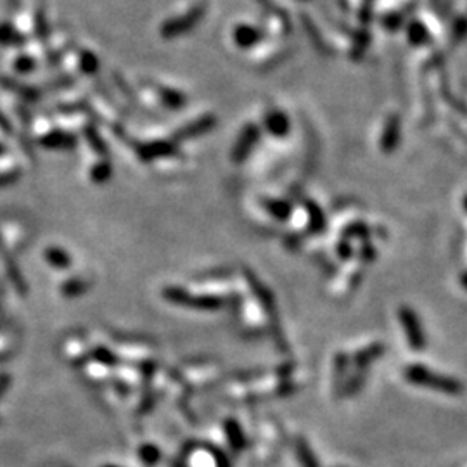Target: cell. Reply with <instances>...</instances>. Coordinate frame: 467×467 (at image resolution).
Wrapping results in <instances>:
<instances>
[{"label":"cell","instance_id":"cell-16","mask_svg":"<svg viewBox=\"0 0 467 467\" xmlns=\"http://www.w3.org/2000/svg\"><path fill=\"white\" fill-rule=\"evenodd\" d=\"M376 255L377 251L374 249V246L370 244V242H365V244L362 246V249H360V256H362L363 262H374V259H376Z\"/></svg>","mask_w":467,"mask_h":467},{"label":"cell","instance_id":"cell-18","mask_svg":"<svg viewBox=\"0 0 467 467\" xmlns=\"http://www.w3.org/2000/svg\"><path fill=\"white\" fill-rule=\"evenodd\" d=\"M460 286H462L464 289H467V272L460 273Z\"/></svg>","mask_w":467,"mask_h":467},{"label":"cell","instance_id":"cell-11","mask_svg":"<svg viewBox=\"0 0 467 467\" xmlns=\"http://www.w3.org/2000/svg\"><path fill=\"white\" fill-rule=\"evenodd\" d=\"M235 42L241 47H253L259 42V31L256 28L249 26V24H241L235 30Z\"/></svg>","mask_w":467,"mask_h":467},{"label":"cell","instance_id":"cell-1","mask_svg":"<svg viewBox=\"0 0 467 467\" xmlns=\"http://www.w3.org/2000/svg\"><path fill=\"white\" fill-rule=\"evenodd\" d=\"M403 376L405 379H407V383L414 384V386L441 391V393L445 394H453V396H455V394H459L460 391H462V384H460L455 377L432 372L431 369H428L425 365H421V363H414V365L405 367Z\"/></svg>","mask_w":467,"mask_h":467},{"label":"cell","instance_id":"cell-7","mask_svg":"<svg viewBox=\"0 0 467 467\" xmlns=\"http://www.w3.org/2000/svg\"><path fill=\"white\" fill-rule=\"evenodd\" d=\"M225 434H227V441L234 452H241L246 446V436L242 431L241 424L234 419H227L225 421Z\"/></svg>","mask_w":467,"mask_h":467},{"label":"cell","instance_id":"cell-6","mask_svg":"<svg viewBox=\"0 0 467 467\" xmlns=\"http://www.w3.org/2000/svg\"><path fill=\"white\" fill-rule=\"evenodd\" d=\"M304 208H306L308 228H310L311 234H320V232H324L327 220H325V214L324 211H322V208L318 206L315 201H306V203H304Z\"/></svg>","mask_w":467,"mask_h":467},{"label":"cell","instance_id":"cell-10","mask_svg":"<svg viewBox=\"0 0 467 467\" xmlns=\"http://www.w3.org/2000/svg\"><path fill=\"white\" fill-rule=\"evenodd\" d=\"M296 455L300 459L301 467H320L317 455L313 453L311 446L308 445L304 438L296 439Z\"/></svg>","mask_w":467,"mask_h":467},{"label":"cell","instance_id":"cell-3","mask_svg":"<svg viewBox=\"0 0 467 467\" xmlns=\"http://www.w3.org/2000/svg\"><path fill=\"white\" fill-rule=\"evenodd\" d=\"M400 138H401L400 118H398L396 114H391V116L386 120V123H384L383 134H381V140H379L381 151L386 152V154L393 152L394 149L398 147V144H400Z\"/></svg>","mask_w":467,"mask_h":467},{"label":"cell","instance_id":"cell-13","mask_svg":"<svg viewBox=\"0 0 467 467\" xmlns=\"http://www.w3.org/2000/svg\"><path fill=\"white\" fill-rule=\"evenodd\" d=\"M370 235V227L369 225L362 223V221H356L346 227L345 230V239L353 237V239H369Z\"/></svg>","mask_w":467,"mask_h":467},{"label":"cell","instance_id":"cell-2","mask_svg":"<svg viewBox=\"0 0 467 467\" xmlns=\"http://www.w3.org/2000/svg\"><path fill=\"white\" fill-rule=\"evenodd\" d=\"M398 317H400V324L405 332L408 346H410L412 349H415V351L424 349L425 345H428V339H425L424 325H422L421 318L415 313L414 308L401 306L400 311H398Z\"/></svg>","mask_w":467,"mask_h":467},{"label":"cell","instance_id":"cell-4","mask_svg":"<svg viewBox=\"0 0 467 467\" xmlns=\"http://www.w3.org/2000/svg\"><path fill=\"white\" fill-rule=\"evenodd\" d=\"M259 138V128L255 127V125H248V127L242 130L241 137H239L237 144H235V149H234V161H242V159L246 158V156L249 154V151L253 149V145L258 142Z\"/></svg>","mask_w":467,"mask_h":467},{"label":"cell","instance_id":"cell-19","mask_svg":"<svg viewBox=\"0 0 467 467\" xmlns=\"http://www.w3.org/2000/svg\"><path fill=\"white\" fill-rule=\"evenodd\" d=\"M462 206H464V210H466V213H467V196L462 199Z\"/></svg>","mask_w":467,"mask_h":467},{"label":"cell","instance_id":"cell-5","mask_svg":"<svg viewBox=\"0 0 467 467\" xmlns=\"http://www.w3.org/2000/svg\"><path fill=\"white\" fill-rule=\"evenodd\" d=\"M265 128L273 137H286L291 130L289 116L282 111H270L265 118Z\"/></svg>","mask_w":467,"mask_h":467},{"label":"cell","instance_id":"cell-17","mask_svg":"<svg viewBox=\"0 0 467 467\" xmlns=\"http://www.w3.org/2000/svg\"><path fill=\"white\" fill-rule=\"evenodd\" d=\"M338 255L341 256L342 259H349L353 256V248H351V244H349V242L346 241V239L342 242H339Z\"/></svg>","mask_w":467,"mask_h":467},{"label":"cell","instance_id":"cell-15","mask_svg":"<svg viewBox=\"0 0 467 467\" xmlns=\"http://www.w3.org/2000/svg\"><path fill=\"white\" fill-rule=\"evenodd\" d=\"M210 452H211V455H213L217 467H232V464H230V460H228V457L225 455V453L221 452L220 448H210Z\"/></svg>","mask_w":467,"mask_h":467},{"label":"cell","instance_id":"cell-8","mask_svg":"<svg viewBox=\"0 0 467 467\" xmlns=\"http://www.w3.org/2000/svg\"><path fill=\"white\" fill-rule=\"evenodd\" d=\"M383 351H384V346L379 345V342H374V345L360 349L355 356V367L356 369H365V367H369L374 360L383 356Z\"/></svg>","mask_w":467,"mask_h":467},{"label":"cell","instance_id":"cell-12","mask_svg":"<svg viewBox=\"0 0 467 467\" xmlns=\"http://www.w3.org/2000/svg\"><path fill=\"white\" fill-rule=\"evenodd\" d=\"M407 33H408V38H410V42L414 45L425 44V42L429 40L428 28H425L422 23H417V21H412V23L408 24Z\"/></svg>","mask_w":467,"mask_h":467},{"label":"cell","instance_id":"cell-14","mask_svg":"<svg viewBox=\"0 0 467 467\" xmlns=\"http://www.w3.org/2000/svg\"><path fill=\"white\" fill-rule=\"evenodd\" d=\"M140 457L144 462H147L149 466H152L154 462H158L159 452L154 448V446H144V448L140 450Z\"/></svg>","mask_w":467,"mask_h":467},{"label":"cell","instance_id":"cell-9","mask_svg":"<svg viewBox=\"0 0 467 467\" xmlns=\"http://www.w3.org/2000/svg\"><path fill=\"white\" fill-rule=\"evenodd\" d=\"M265 208L279 221H287L291 218V214H293V206L287 201L282 199H266Z\"/></svg>","mask_w":467,"mask_h":467},{"label":"cell","instance_id":"cell-20","mask_svg":"<svg viewBox=\"0 0 467 467\" xmlns=\"http://www.w3.org/2000/svg\"><path fill=\"white\" fill-rule=\"evenodd\" d=\"M104 467H116V466H104Z\"/></svg>","mask_w":467,"mask_h":467}]
</instances>
